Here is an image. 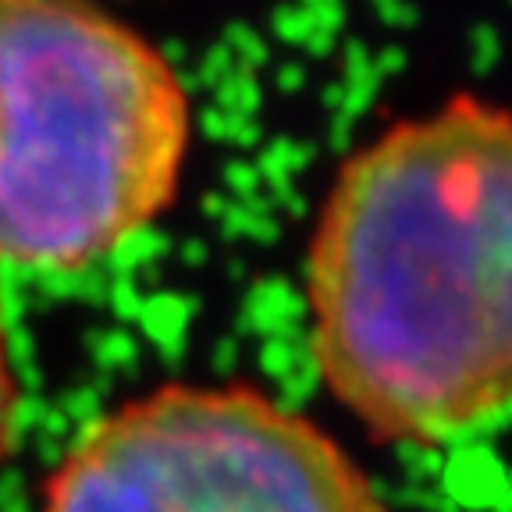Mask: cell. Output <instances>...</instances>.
<instances>
[{
    "label": "cell",
    "instance_id": "6da1fadb",
    "mask_svg": "<svg viewBox=\"0 0 512 512\" xmlns=\"http://www.w3.org/2000/svg\"><path fill=\"white\" fill-rule=\"evenodd\" d=\"M313 360L384 441L512 413V114L456 96L352 153L306 264Z\"/></svg>",
    "mask_w": 512,
    "mask_h": 512
},
{
    "label": "cell",
    "instance_id": "7a4b0ae2",
    "mask_svg": "<svg viewBox=\"0 0 512 512\" xmlns=\"http://www.w3.org/2000/svg\"><path fill=\"white\" fill-rule=\"evenodd\" d=\"M178 72L93 0H0V264L82 271L175 200Z\"/></svg>",
    "mask_w": 512,
    "mask_h": 512
},
{
    "label": "cell",
    "instance_id": "3957f363",
    "mask_svg": "<svg viewBox=\"0 0 512 512\" xmlns=\"http://www.w3.org/2000/svg\"><path fill=\"white\" fill-rule=\"evenodd\" d=\"M43 512H392L338 441L253 388L171 384L111 409Z\"/></svg>",
    "mask_w": 512,
    "mask_h": 512
},
{
    "label": "cell",
    "instance_id": "277c9868",
    "mask_svg": "<svg viewBox=\"0 0 512 512\" xmlns=\"http://www.w3.org/2000/svg\"><path fill=\"white\" fill-rule=\"evenodd\" d=\"M18 402H22V388H18L15 360H11L8 317H4V303H0V463L8 459L11 445H15Z\"/></svg>",
    "mask_w": 512,
    "mask_h": 512
}]
</instances>
